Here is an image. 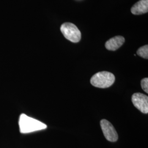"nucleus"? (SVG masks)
<instances>
[{"mask_svg": "<svg viewBox=\"0 0 148 148\" xmlns=\"http://www.w3.org/2000/svg\"><path fill=\"white\" fill-rule=\"evenodd\" d=\"M148 12V0H140L131 8V12L134 15H140Z\"/></svg>", "mask_w": 148, "mask_h": 148, "instance_id": "0eeeda50", "label": "nucleus"}, {"mask_svg": "<svg viewBox=\"0 0 148 148\" xmlns=\"http://www.w3.org/2000/svg\"><path fill=\"white\" fill-rule=\"evenodd\" d=\"M132 101L134 106L144 114L148 113V97L141 93H136L132 97Z\"/></svg>", "mask_w": 148, "mask_h": 148, "instance_id": "39448f33", "label": "nucleus"}, {"mask_svg": "<svg viewBox=\"0 0 148 148\" xmlns=\"http://www.w3.org/2000/svg\"><path fill=\"white\" fill-rule=\"evenodd\" d=\"M125 41V38L122 36H116L107 41L106 47L108 50L114 51L121 47Z\"/></svg>", "mask_w": 148, "mask_h": 148, "instance_id": "423d86ee", "label": "nucleus"}, {"mask_svg": "<svg viewBox=\"0 0 148 148\" xmlns=\"http://www.w3.org/2000/svg\"><path fill=\"white\" fill-rule=\"evenodd\" d=\"M19 126L21 133H29L45 130L47 125L36 119L22 114L19 117Z\"/></svg>", "mask_w": 148, "mask_h": 148, "instance_id": "f257e3e1", "label": "nucleus"}, {"mask_svg": "<svg viewBox=\"0 0 148 148\" xmlns=\"http://www.w3.org/2000/svg\"><path fill=\"white\" fill-rule=\"evenodd\" d=\"M141 87L143 90L146 93H148V79L144 78L141 81Z\"/></svg>", "mask_w": 148, "mask_h": 148, "instance_id": "1a4fd4ad", "label": "nucleus"}, {"mask_svg": "<svg viewBox=\"0 0 148 148\" xmlns=\"http://www.w3.org/2000/svg\"><path fill=\"white\" fill-rule=\"evenodd\" d=\"M101 126L104 137L108 141L111 142H116L118 139V134L110 122L103 119L101 121Z\"/></svg>", "mask_w": 148, "mask_h": 148, "instance_id": "20e7f679", "label": "nucleus"}, {"mask_svg": "<svg viewBox=\"0 0 148 148\" xmlns=\"http://www.w3.org/2000/svg\"><path fill=\"white\" fill-rule=\"evenodd\" d=\"M138 55L143 58H148V46L145 45L143 47L139 48L137 52Z\"/></svg>", "mask_w": 148, "mask_h": 148, "instance_id": "6e6552de", "label": "nucleus"}, {"mask_svg": "<svg viewBox=\"0 0 148 148\" xmlns=\"http://www.w3.org/2000/svg\"><path fill=\"white\" fill-rule=\"evenodd\" d=\"M115 77L114 74L108 71H101L95 74L90 79V84L93 86L106 88L114 84Z\"/></svg>", "mask_w": 148, "mask_h": 148, "instance_id": "f03ea898", "label": "nucleus"}, {"mask_svg": "<svg viewBox=\"0 0 148 148\" xmlns=\"http://www.w3.org/2000/svg\"><path fill=\"white\" fill-rule=\"evenodd\" d=\"M60 31L64 36L72 42H79L81 40V32L77 27L71 23L63 24L60 27Z\"/></svg>", "mask_w": 148, "mask_h": 148, "instance_id": "7ed1b4c3", "label": "nucleus"}]
</instances>
